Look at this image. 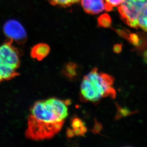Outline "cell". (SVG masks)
Here are the masks:
<instances>
[{
    "label": "cell",
    "instance_id": "5",
    "mask_svg": "<svg viewBox=\"0 0 147 147\" xmlns=\"http://www.w3.org/2000/svg\"><path fill=\"white\" fill-rule=\"evenodd\" d=\"M4 34L19 45H23L27 40V32L22 24L16 20H10L3 25Z\"/></svg>",
    "mask_w": 147,
    "mask_h": 147
},
{
    "label": "cell",
    "instance_id": "10",
    "mask_svg": "<svg viewBox=\"0 0 147 147\" xmlns=\"http://www.w3.org/2000/svg\"><path fill=\"white\" fill-rule=\"evenodd\" d=\"M116 106L117 107V113L115 119H119L120 118H122V117H125L129 116V115L133 114L134 113L137 112L136 111L135 112L131 111L129 109L127 108L126 107L122 108L119 105L117 104H116Z\"/></svg>",
    "mask_w": 147,
    "mask_h": 147
},
{
    "label": "cell",
    "instance_id": "7",
    "mask_svg": "<svg viewBox=\"0 0 147 147\" xmlns=\"http://www.w3.org/2000/svg\"><path fill=\"white\" fill-rule=\"evenodd\" d=\"M50 47L49 45L45 43H40L35 45L31 50V57L38 61H42L49 54Z\"/></svg>",
    "mask_w": 147,
    "mask_h": 147
},
{
    "label": "cell",
    "instance_id": "17",
    "mask_svg": "<svg viewBox=\"0 0 147 147\" xmlns=\"http://www.w3.org/2000/svg\"><path fill=\"white\" fill-rule=\"evenodd\" d=\"M113 51L116 53H119L122 51V45L121 44H117L113 47Z\"/></svg>",
    "mask_w": 147,
    "mask_h": 147
},
{
    "label": "cell",
    "instance_id": "16",
    "mask_svg": "<svg viewBox=\"0 0 147 147\" xmlns=\"http://www.w3.org/2000/svg\"><path fill=\"white\" fill-rule=\"evenodd\" d=\"M102 126L101 125V124L98 123L96 120L94 126L93 127L92 131L94 133H98L100 132V131L102 129Z\"/></svg>",
    "mask_w": 147,
    "mask_h": 147
},
{
    "label": "cell",
    "instance_id": "11",
    "mask_svg": "<svg viewBox=\"0 0 147 147\" xmlns=\"http://www.w3.org/2000/svg\"><path fill=\"white\" fill-rule=\"evenodd\" d=\"M50 3L54 5L68 7L77 3L80 0H49Z\"/></svg>",
    "mask_w": 147,
    "mask_h": 147
},
{
    "label": "cell",
    "instance_id": "1",
    "mask_svg": "<svg viewBox=\"0 0 147 147\" xmlns=\"http://www.w3.org/2000/svg\"><path fill=\"white\" fill-rule=\"evenodd\" d=\"M71 103L69 100L56 98L36 101L28 116L25 131L27 138L39 141L54 137L63 128Z\"/></svg>",
    "mask_w": 147,
    "mask_h": 147
},
{
    "label": "cell",
    "instance_id": "4",
    "mask_svg": "<svg viewBox=\"0 0 147 147\" xmlns=\"http://www.w3.org/2000/svg\"><path fill=\"white\" fill-rule=\"evenodd\" d=\"M147 5V0H124L118 10L122 20L132 28H139L138 17L142 9Z\"/></svg>",
    "mask_w": 147,
    "mask_h": 147
},
{
    "label": "cell",
    "instance_id": "15",
    "mask_svg": "<svg viewBox=\"0 0 147 147\" xmlns=\"http://www.w3.org/2000/svg\"><path fill=\"white\" fill-rule=\"evenodd\" d=\"M127 38L129 40V41L131 42L133 45L135 46H138L140 45V40L139 36L137 35L134 33H132L129 35V36H127Z\"/></svg>",
    "mask_w": 147,
    "mask_h": 147
},
{
    "label": "cell",
    "instance_id": "12",
    "mask_svg": "<svg viewBox=\"0 0 147 147\" xmlns=\"http://www.w3.org/2000/svg\"><path fill=\"white\" fill-rule=\"evenodd\" d=\"M98 22L99 26L107 28L111 24V18L108 14H102L98 17Z\"/></svg>",
    "mask_w": 147,
    "mask_h": 147
},
{
    "label": "cell",
    "instance_id": "2",
    "mask_svg": "<svg viewBox=\"0 0 147 147\" xmlns=\"http://www.w3.org/2000/svg\"><path fill=\"white\" fill-rule=\"evenodd\" d=\"M114 79L111 75L100 72L94 68L83 77L80 87V99L83 102H97L101 98L116 97L113 84Z\"/></svg>",
    "mask_w": 147,
    "mask_h": 147
},
{
    "label": "cell",
    "instance_id": "14",
    "mask_svg": "<svg viewBox=\"0 0 147 147\" xmlns=\"http://www.w3.org/2000/svg\"><path fill=\"white\" fill-rule=\"evenodd\" d=\"M71 124L72 129L81 128L82 126L85 125L83 121L78 117H75L71 120Z\"/></svg>",
    "mask_w": 147,
    "mask_h": 147
},
{
    "label": "cell",
    "instance_id": "8",
    "mask_svg": "<svg viewBox=\"0 0 147 147\" xmlns=\"http://www.w3.org/2000/svg\"><path fill=\"white\" fill-rule=\"evenodd\" d=\"M78 66L75 63H69L66 65L63 72L69 79H75L78 75Z\"/></svg>",
    "mask_w": 147,
    "mask_h": 147
},
{
    "label": "cell",
    "instance_id": "18",
    "mask_svg": "<svg viewBox=\"0 0 147 147\" xmlns=\"http://www.w3.org/2000/svg\"><path fill=\"white\" fill-rule=\"evenodd\" d=\"M144 61L145 63H147V51L144 53Z\"/></svg>",
    "mask_w": 147,
    "mask_h": 147
},
{
    "label": "cell",
    "instance_id": "9",
    "mask_svg": "<svg viewBox=\"0 0 147 147\" xmlns=\"http://www.w3.org/2000/svg\"><path fill=\"white\" fill-rule=\"evenodd\" d=\"M139 27L147 32V5L140 11L138 17Z\"/></svg>",
    "mask_w": 147,
    "mask_h": 147
},
{
    "label": "cell",
    "instance_id": "6",
    "mask_svg": "<svg viewBox=\"0 0 147 147\" xmlns=\"http://www.w3.org/2000/svg\"><path fill=\"white\" fill-rule=\"evenodd\" d=\"M81 4L83 10L89 14H98L105 9L103 0H82Z\"/></svg>",
    "mask_w": 147,
    "mask_h": 147
},
{
    "label": "cell",
    "instance_id": "13",
    "mask_svg": "<svg viewBox=\"0 0 147 147\" xmlns=\"http://www.w3.org/2000/svg\"><path fill=\"white\" fill-rule=\"evenodd\" d=\"M124 0H105V9L107 11L113 10V8L120 5Z\"/></svg>",
    "mask_w": 147,
    "mask_h": 147
},
{
    "label": "cell",
    "instance_id": "3",
    "mask_svg": "<svg viewBox=\"0 0 147 147\" xmlns=\"http://www.w3.org/2000/svg\"><path fill=\"white\" fill-rule=\"evenodd\" d=\"M10 40L0 46V83L19 75L17 71L20 65V53Z\"/></svg>",
    "mask_w": 147,
    "mask_h": 147
}]
</instances>
